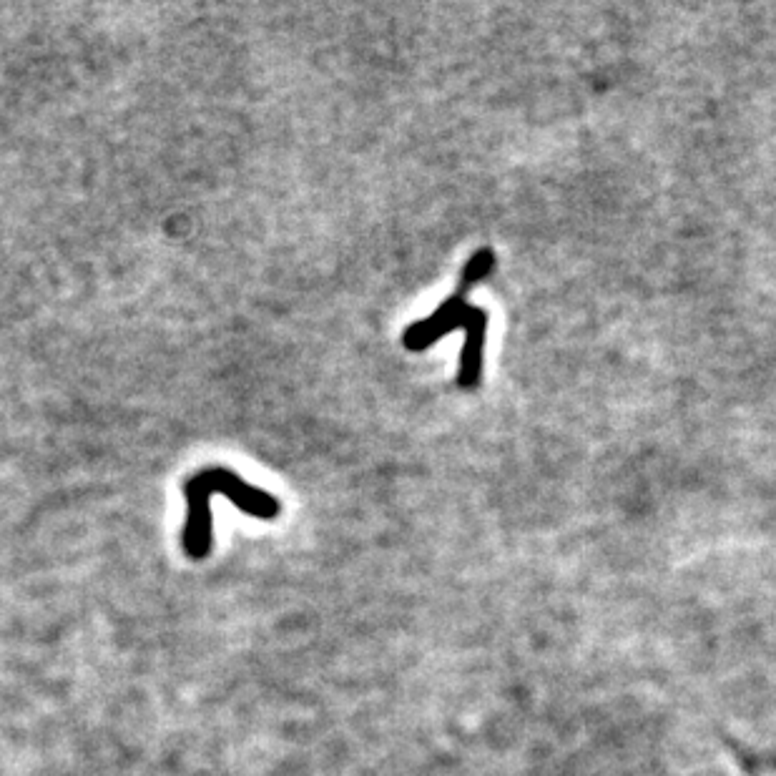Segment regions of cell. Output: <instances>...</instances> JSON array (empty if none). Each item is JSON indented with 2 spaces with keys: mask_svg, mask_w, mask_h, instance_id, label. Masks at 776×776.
I'll use <instances>...</instances> for the list:
<instances>
[{
  "mask_svg": "<svg viewBox=\"0 0 776 776\" xmlns=\"http://www.w3.org/2000/svg\"><path fill=\"white\" fill-rule=\"evenodd\" d=\"M186 525L181 545L191 561H204L214 548V525H211V498L224 495L242 513L259 520H274L282 513V503L267 490L249 485L242 475L227 468H206L191 475L184 483Z\"/></svg>",
  "mask_w": 776,
  "mask_h": 776,
  "instance_id": "obj_1",
  "label": "cell"
},
{
  "mask_svg": "<svg viewBox=\"0 0 776 776\" xmlns=\"http://www.w3.org/2000/svg\"><path fill=\"white\" fill-rule=\"evenodd\" d=\"M468 292L465 289H455L430 317L420 319V322H412L402 335V345L407 352H425L427 347L435 345L437 340H442L445 335L455 332V329H463V312L468 307Z\"/></svg>",
  "mask_w": 776,
  "mask_h": 776,
  "instance_id": "obj_2",
  "label": "cell"
},
{
  "mask_svg": "<svg viewBox=\"0 0 776 776\" xmlns=\"http://www.w3.org/2000/svg\"><path fill=\"white\" fill-rule=\"evenodd\" d=\"M465 345L460 352L458 385L463 390H473L483 377V355H485V332H488V312L483 307L468 304L463 312Z\"/></svg>",
  "mask_w": 776,
  "mask_h": 776,
  "instance_id": "obj_3",
  "label": "cell"
},
{
  "mask_svg": "<svg viewBox=\"0 0 776 776\" xmlns=\"http://www.w3.org/2000/svg\"><path fill=\"white\" fill-rule=\"evenodd\" d=\"M495 267V254L490 247H483L478 249V252L470 257V262L465 264L463 274H460V282L458 287L465 289V292H470L473 287H478V282H483L485 277H488L490 272H493Z\"/></svg>",
  "mask_w": 776,
  "mask_h": 776,
  "instance_id": "obj_4",
  "label": "cell"
}]
</instances>
